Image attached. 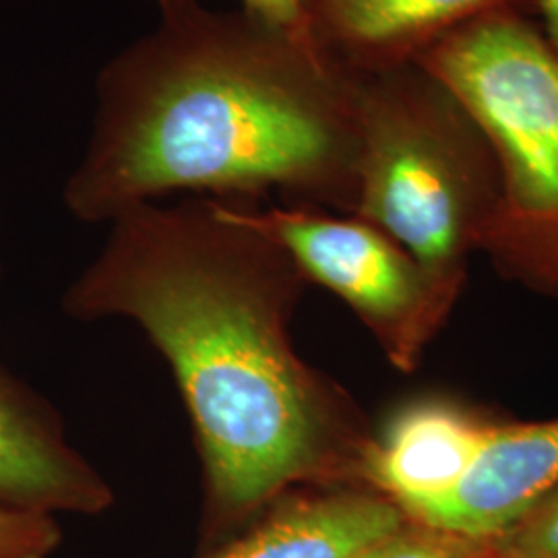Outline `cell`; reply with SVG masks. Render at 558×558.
Listing matches in <instances>:
<instances>
[{"label": "cell", "instance_id": "obj_1", "mask_svg": "<svg viewBox=\"0 0 558 558\" xmlns=\"http://www.w3.org/2000/svg\"><path fill=\"white\" fill-rule=\"evenodd\" d=\"M300 271L228 201L141 203L73 279L75 320L135 323L168 360L203 465L201 553L300 482L348 470L333 401L290 341Z\"/></svg>", "mask_w": 558, "mask_h": 558}, {"label": "cell", "instance_id": "obj_2", "mask_svg": "<svg viewBox=\"0 0 558 558\" xmlns=\"http://www.w3.org/2000/svg\"><path fill=\"white\" fill-rule=\"evenodd\" d=\"M356 160L352 73L308 36L182 0L104 64L62 199L87 223L182 191L244 201L281 191L352 209Z\"/></svg>", "mask_w": 558, "mask_h": 558}, {"label": "cell", "instance_id": "obj_3", "mask_svg": "<svg viewBox=\"0 0 558 558\" xmlns=\"http://www.w3.org/2000/svg\"><path fill=\"white\" fill-rule=\"evenodd\" d=\"M359 119L354 216L416 260L426 279L456 267L490 220L493 147L458 96L418 62L352 73Z\"/></svg>", "mask_w": 558, "mask_h": 558}, {"label": "cell", "instance_id": "obj_4", "mask_svg": "<svg viewBox=\"0 0 558 558\" xmlns=\"http://www.w3.org/2000/svg\"><path fill=\"white\" fill-rule=\"evenodd\" d=\"M493 147L500 197L482 232L509 246L558 248V59L523 11L470 21L418 59Z\"/></svg>", "mask_w": 558, "mask_h": 558}, {"label": "cell", "instance_id": "obj_5", "mask_svg": "<svg viewBox=\"0 0 558 558\" xmlns=\"http://www.w3.org/2000/svg\"><path fill=\"white\" fill-rule=\"evenodd\" d=\"M240 221L253 226L315 279L380 329L408 319L428 283L396 240L360 218H331L302 207H269L226 199Z\"/></svg>", "mask_w": 558, "mask_h": 558}, {"label": "cell", "instance_id": "obj_6", "mask_svg": "<svg viewBox=\"0 0 558 558\" xmlns=\"http://www.w3.org/2000/svg\"><path fill=\"white\" fill-rule=\"evenodd\" d=\"M108 480L69 442L57 410L0 366V505L46 515H100Z\"/></svg>", "mask_w": 558, "mask_h": 558}, {"label": "cell", "instance_id": "obj_7", "mask_svg": "<svg viewBox=\"0 0 558 558\" xmlns=\"http://www.w3.org/2000/svg\"><path fill=\"white\" fill-rule=\"evenodd\" d=\"M538 2V0H536ZM523 0H304L306 36L345 73L418 62L437 41Z\"/></svg>", "mask_w": 558, "mask_h": 558}, {"label": "cell", "instance_id": "obj_8", "mask_svg": "<svg viewBox=\"0 0 558 558\" xmlns=\"http://www.w3.org/2000/svg\"><path fill=\"white\" fill-rule=\"evenodd\" d=\"M558 486V420L493 428L465 478L405 518L493 542Z\"/></svg>", "mask_w": 558, "mask_h": 558}, {"label": "cell", "instance_id": "obj_9", "mask_svg": "<svg viewBox=\"0 0 558 558\" xmlns=\"http://www.w3.org/2000/svg\"><path fill=\"white\" fill-rule=\"evenodd\" d=\"M493 428L439 401L408 405L387 424L380 439L371 440L360 478L405 515L451 493L474 465Z\"/></svg>", "mask_w": 558, "mask_h": 558}, {"label": "cell", "instance_id": "obj_10", "mask_svg": "<svg viewBox=\"0 0 558 558\" xmlns=\"http://www.w3.org/2000/svg\"><path fill=\"white\" fill-rule=\"evenodd\" d=\"M405 519L379 493H288L239 536L197 558H356Z\"/></svg>", "mask_w": 558, "mask_h": 558}, {"label": "cell", "instance_id": "obj_11", "mask_svg": "<svg viewBox=\"0 0 558 558\" xmlns=\"http://www.w3.org/2000/svg\"><path fill=\"white\" fill-rule=\"evenodd\" d=\"M490 555L493 542L405 519L401 527L364 548L356 558H486Z\"/></svg>", "mask_w": 558, "mask_h": 558}, {"label": "cell", "instance_id": "obj_12", "mask_svg": "<svg viewBox=\"0 0 558 558\" xmlns=\"http://www.w3.org/2000/svg\"><path fill=\"white\" fill-rule=\"evenodd\" d=\"M499 558H558V486L518 523L493 539Z\"/></svg>", "mask_w": 558, "mask_h": 558}, {"label": "cell", "instance_id": "obj_13", "mask_svg": "<svg viewBox=\"0 0 558 558\" xmlns=\"http://www.w3.org/2000/svg\"><path fill=\"white\" fill-rule=\"evenodd\" d=\"M60 542L54 515L0 505V558H50Z\"/></svg>", "mask_w": 558, "mask_h": 558}, {"label": "cell", "instance_id": "obj_14", "mask_svg": "<svg viewBox=\"0 0 558 558\" xmlns=\"http://www.w3.org/2000/svg\"><path fill=\"white\" fill-rule=\"evenodd\" d=\"M156 2L160 4V9H163L182 0H156ZM242 9L276 27L306 36L304 0H242Z\"/></svg>", "mask_w": 558, "mask_h": 558}, {"label": "cell", "instance_id": "obj_15", "mask_svg": "<svg viewBox=\"0 0 558 558\" xmlns=\"http://www.w3.org/2000/svg\"><path fill=\"white\" fill-rule=\"evenodd\" d=\"M539 13L544 17V38L558 59V0H538Z\"/></svg>", "mask_w": 558, "mask_h": 558}, {"label": "cell", "instance_id": "obj_16", "mask_svg": "<svg viewBox=\"0 0 558 558\" xmlns=\"http://www.w3.org/2000/svg\"><path fill=\"white\" fill-rule=\"evenodd\" d=\"M486 558H499V557H497V555H495V553H493V555H490V557H486Z\"/></svg>", "mask_w": 558, "mask_h": 558}, {"label": "cell", "instance_id": "obj_17", "mask_svg": "<svg viewBox=\"0 0 558 558\" xmlns=\"http://www.w3.org/2000/svg\"><path fill=\"white\" fill-rule=\"evenodd\" d=\"M0 274H2V263H0Z\"/></svg>", "mask_w": 558, "mask_h": 558}]
</instances>
